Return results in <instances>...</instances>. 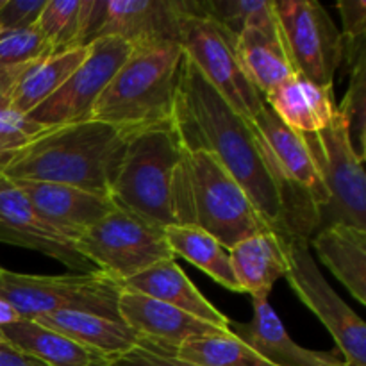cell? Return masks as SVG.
<instances>
[{"label": "cell", "mask_w": 366, "mask_h": 366, "mask_svg": "<svg viewBox=\"0 0 366 366\" xmlns=\"http://www.w3.org/2000/svg\"><path fill=\"white\" fill-rule=\"evenodd\" d=\"M52 54L36 25L0 34V66H29Z\"/></svg>", "instance_id": "cell-31"}, {"label": "cell", "mask_w": 366, "mask_h": 366, "mask_svg": "<svg viewBox=\"0 0 366 366\" xmlns=\"http://www.w3.org/2000/svg\"><path fill=\"white\" fill-rule=\"evenodd\" d=\"M186 0H104L93 39L117 36L134 45L179 43V21Z\"/></svg>", "instance_id": "cell-14"}, {"label": "cell", "mask_w": 366, "mask_h": 366, "mask_svg": "<svg viewBox=\"0 0 366 366\" xmlns=\"http://www.w3.org/2000/svg\"><path fill=\"white\" fill-rule=\"evenodd\" d=\"M6 4V0H0V9H2V6Z\"/></svg>", "instance_id": "cell-39"}, {"label": "cell", "mask_w": 366, "mask_h": 366, "mask_svg": "<svg viewBox=\"0 0 366 366\" xmlns=\"http://www.w3.org/2000/svg\"><path fill=\"white\" fill-rule=\"evenodd\" d=\"M132 45L117 36L93 39L81 66L52 97L27 114V120L43 129L92 120L99 97L131 54Z\"/></svg>", "instance_id": "cell-12"}, {"label": "cell", "mask_w": 366, "mask_h": 366, "mask_svg": "<svg viewBox=\"0 0 366 366\" xmlns=\"http://www.w3.org/2000/svg\"><path fill=\"white\" fill-rule=\"evenodd\" d=\"M342 14V46L349 70L366 61V2L342 0L336 4Z\"/></svg>", "instance_id": "cell-32"}, {"label": "cell", "mask_w": 366, "mask_h": 366, "mask_svg": "<svg viewBox=\"0 0 366 366\" xmlns=\"http://www.w3.org/2000/svg\"><path fill=\"white\" fill-rule=\"evenodd\" d=\"M317 163L329 202L320 209L318 231L335 224L366 231V177L338 111L331 124L317 134H302Z\"/></svg>", "instance_id": "cell-9"}, {"label": "cell", "mask_w": 366, "mask_h": 366, "mask_svg": "<svg viewBox=\"0 0 366 366\" xmlns=\"http://www.w3.org/2000/svg\"><path fill=\"white\" fill-rule=\"evenodd\" d=\"M20 320L21 318H20V315L16 313V310H14L9 302H6L4 299H0V327H4V325L16 324V322H20Z\"/></svg>", "instance_id": "cell-38"}, {"label": "cell", "mask_w": 366, "mask_h": 366, "mask_svg": "<svg viewBox=\"0 0 366 366\" xmlns=\"http://www.w3.org/2000/svg\"><path fill=\"white\" fill-rule=\"evenodd\" d=\"M288 259V279L304 306L331 332L349 366H366V325L350 310L318 270L310 252V242L299 236H281Z\"/></svg>", "instance_id": "cell-10"}, {"label": "cell", "mask_w": 366, "mask_h": 366, "mask_svg": "<svg viewBox=\"0 0 366 366\" xmlns=\"http://www.w3.org/2000/svg\"><path fill=\"white\" fill-rule=\"evenodd\" d=\"M182 57L174 41L132 46L93 106L92 120L132 132L174 120Z\"/></svg>", "instance_id": "cell-4"}, {"label": "cell", "mask_w": 366, "mask_h": 366, "mask_svg": "<svg viewBox=\"0 0 366 366\" xmlns=\"http://www.w3.org/2000/svg\"><path fill=\"white\" fill-rule=\"evenodd\" d=\"M109 366H193L179 360L175 352L159 345L134 347L129 352L114 357Z\"/></svg>", "instance_id": "cell-35"}, {"label": "cell", "mask_w": 366, "mask_h": 366, "mask_svg": "<svg viewBox=\"0 0 366 366\" xmlns=\"http://www.w3.org/2000/svg\"><path fill=\"white\" fill-rule=\"evenodd\" d=\"M175 356L193 366H272L231 331L186 340Z\"/></svg>", "instance_id": "cell-27"}, {"label": "cell", "mask_w": 366, "mask_h": 366, "mask_svg": "<svg viewBox=\"0 0 366 366\" xmlns=\"http://www.w3.org/2000/svg\"><path fill=\"white\" fill-rule=\"evenodd\" d=\"M2 32H4V29H2V27H0V34H2Z\"/></svg>", "instance_id": "cell-41"}, {"label": "cell", "mask_w": 366, "mask_h": 366, "mask_svg": "<svg viewBox=\"0 0 366 366\" xmlns=\"http://www.w3.org/2000/svg\"><path fill=\"white\" fill-rule=\"evenodd\" d=\"M345 124L347 136L357 159L366 154V61L350 70V84L342 104L336 107Z\"/></svg>", "instance_id": "cell-30"}, {"label": "cell", "mask_w": 366, "mask_h": 366, "mask_svg": "<svg viewBox=\"0 0 366 366\" xmlns=\"http://www.w3.org/2000/svg\"><path fill=\"white\" fill-rule=\"evenodd\" d=\"M264 102L290 129L300 134L324 131L336 113L332 88H322L297 74L268 92Z\"/></svg>", "instance_id": "cell-20"}, {"label": "cell", "mask_w": 366, "mask_h": 366, "mask_svg": "<svg viewBox=\"0 0 366 366\" xmlns=\"http://www.w3.org/2000/svg\"><path fill=\"white\" fill-rule=\"evenodd\" d=\"M164 238L174 256L184 257L229 292L242 293L232 272L229 250L213 236L197 225H170L164 229Z\"/></svg>", "instance_id": "cell-26"}, {"label": "cell", "mask_w": 366, "mask_h": 366, "mask_svg": "<svg viewBox=\"0 0 366 366\" xmlns=\"http://www.w3.org/2000/svg\"><path fill=\"white\" fill-rule=\"evenodd\" d=\"M14 182L27 197L36 214L74 242L117 209L107 197L95 195L75 186L41 181Z\"/></svg>", "instance_id": "cell-15"}, {"label": "cell", "mask_w": 366, "mask_h": 366, "mask_svg": "<svg viewBox=\"0 0 366 366\" xmlns=\"http://www.w3.org/2000/svg\"><path fill=\"white\" fill-rule=\"evenodd\" d=\"M45 129L11 109H0V172L11 157Z\"/></svg>", "instance_id": "cell-33"}, {"label": "cell", "mask_w": 366, "mask_h": 366, "mask_svg": "<svg viewBox=\"0 0 366 366\" xmlns=\"http://www.w3.org/2000/svg\"><path fill=\"white\" fill-rule=\"evenodd\" d=\"M131 134L99 120L45 129L2 172L11 181L68 184L109 199Z\"/></svg>", "instance_id": "cell-2"}, {"label": "cell", "mask_w": 366, "mask_h": 366, "mask_svg": "<svg viewBox=\"0 0 366 366\" xmlns=\"http://www.w3.org/2000/svg\"><path fill=\"white\" fill-rule=\"evenodd\" d=\"M118 317L129 327L172 352L189 338L229 331L127 288H122L118 297Z\"/></svg>", "instance_id": "cell-16"}, {"label": "cell", "mask_w": 366, "mask_h": 366, "mask_svg": "<svg viewBox=\"0 0 366 366\" xmlns=\"http://www.w3.org/2000/svg\"><path fill=\"white\" fill-rule=\"evenodd\" d=\"M274 13L295 74L332 88L343 46L327 9L317 0H274Z\"/></svg>", "instance_id": "cell-11"}, {"label": "cell", "mask_w": 366, "mask_h": 366, "mask_svg": "<svg viewBox=\"0 0 366 366\" xmlns=\"http://www.w3.org/2000/svg\"><path fill=\"white\" fill-rule=\"evenodd\" d=\"M0 272H2V267H0Z\"/></svg>", "instance_id": "cell-42"}, {"label": "cell", "mask_w": 366, "mask_h": 366, "mask_svg": "<svg viewBox=\"0 0 366 366\" xmlns=\"http://www.w3.org/2000/svg\"><path fill=\"white\" fill-rule=\"evenodd\" d=\"M89 0H46L36 24L54 54L84 45Z\"/></svg>", "instance_id": "cell-28"}, {"label": "cell", "mask_w": 366, "mask_h": 366, "mask_svg": "<svg viewBox=\"0 0 366 366\" xmlns=\"http://www.w3.org/2000/svg\"><path fill=\"white\" fill-rule=\"evenodd\" d=\"M2 342H6V340H4V336H2V332H0V343Z\"/></svg>", "instance_id": "cell-40"}, {"label": "cell", "mask_w": 366, "mask_h": 366, "mask_svg": "<svg viewBox=\"0 0 366 366\" xmlns=\"http://www.w3.org/2000/svg\"><path fill=\"white\" fill-rule=\"evenodd\" d=\"M122 285L102 272L71 275H29L0 272V299L16 310L21 320L43 315L77 311L120 320L118 297Z\"/></svg>", "instance_id": "cell-6"}, {"label": "cell", "mask_w": 366, "mask_h": 366, "mask_svg": "<svg viewBox=\"0 0 366 366\" xmlns=\"http://www.w3.org/2000/svg\"><path fill=\"white\" fill-rule=\"evenodd\" d=\"M27 66H0V109H9L11 92Z\"/></svg>", "instance_id": "cell-36"}, {"label": "cell", "mask_w": 366, "mask_h": 366, "mask_svg": "<svg viewBox=\"0 0 366 366\" xmlns=\"http://www.w3.org/2000/svg\"><path fill=\"white\" fill-rule=\"evenodd\" d=\"M46 0H6L0 9V27L6 31H20L38 24Z\"/></svg>", "instance_id": "cell-34"}, {"label": "cell", "mask_w": 366, "mask_h": 366, "mask_svg": "<svg viewBox=\"0 0 366 366\" xmlns=\"http://www.w3.org/2000/svg\"><path fill=\"white\" fill-rule=\"evenodd\" d=\"M252 320L247 324L229 322V331L267 363L272 366H349L340 360L338 352H318L293 342L268 299H252Z\"/></svg>", "instance_id": "cell-17"}, {"label": "cell", "mask_w": 366, "mask_h": 366, "mask_svg": "<svg viewBox=\"0 0 366 366\" xmlns=\"http://www.w3.org/2000/svg\"><path fill=\"white\" fill-rule=\"evenodd\" d=\"M0 243L34 250L74 272H97L77 250L74 239L61 234L36 214L16 182L0 172Z\"/></svg>", "instance_id": "cell-13"}, {"label": "cell", "mask_w": 366, "mask_h": 366, "mask_svg": "<svg viewBox=\"0 0 366 366\" xmlns=\"http://www.w3.org/2000/svg\"><path fill=\"white\" fill-rule=\"evenodd\" d=\"M232 272L242 293L268 299L272 288L288 272L285 243L274 231H263L236 243L229 250Z\"/></svg>", "instance_id": "cell-19"}, {"label": "cell", "mask_w": 366, "mask_h": 366, "mask_svg": "<svg viewBox=\"0 0 366 366\" xmlns=\"http://www.w3.org/2000/svg\"><path fill=\"white\" fill-rule=\"evenodd\" d=\"M34 322L109 357L122 356L134 347L156 345L122 320H113L100 315L61 311V313L43 315Z\"/></svg>", "instance_id": "cell-22"}, {"label": "cell", "mask_w": 366, "mask_h": 366, "mask_svg": "<svg viewBox=\"0 0 366 366\" xmlns=\"http://www.w3.org/2000/svg\"><path fill=\"white\" fill-rule=\"evenodd\" d=\"M174 125L182 149L213 154L245 189L270 231L281 234V199L250 122L232 109L186 56L175 95Z\"/></svg>", "instance_id": "cell-1"}, {"label": "cell", "mask_w": 366, "mask_h": 366, "mask_svg": "<svg viewBox=\"0 0 366 366\" xmlns=\"http://www.w3.org/2000/svg\"><path fill=\"white\" fill-rule=\"evenodd\" d=\"M75 245L97 270L120 285L161 261L175 259L164 229L120 209L82 232Z\"/></svg>", "instance_id": "cell-8"}, {"label": "cell", "mask_w": 366, "mask_h": 366, "mask_svg": "<svg viewBox=\"0 0 366 366\" xmlns=\"http://www.w3.org/2000/svg\"><path fill=\"white\" fill-rule=\"evenodd\" d=\"M181 161V142L174 120L129 136L124 159L111 186L114 207L154 227L177 225L174 181Z\"/></svg>", "instance_id": "cell-5"}, {"label": "cell", "mask_w": 366, "mask_h": 366, "mask_svg": "<svg viewBox=\"0 0 366 366\" xmlns=\"http://www.w3.org/2000/svg\"><path fill=\"white\" fill-rule=\"evenodd\" d=\"M0 366H46L36 357L14 349L7 342L0 343Z\"/></svg>", "instance_id": "cell-37"}, {"label": "cell", "mask_w": 366, "mask_h": 366, "mask_svg": "<svg viewBox=\"0 0 366 366\" xmlns=\"http://www.w3.org/2000/svg\"><path fill=\"white\" fill-rule=\"evenodd\" d=\"M236 52L247 77L263 97L295 75L275 16L247 27L236 38Z\"/></svg>", "instance_id": "cell-21"}, {"label": "cell", "mask_w": 366, "mask_h": 366, "mask_svg": "<svg viewBox=\"0 0 366 366\" xmlns=\"http://www.w3.org/2000/svg\"><path fill=\"white\" fill-rule=\"evenodd\" d=\"M174 213L177 225H197L227 250L249 236L270 231L245 189L206 150L181 147L174 181Z\"/></svg>", "instance_id": "cell-3"}, {"label": "cell", "mask_w": 366, "mask_h": 366, "mask_svg": "<svg viewBox=\"0 0 366 366\" xmlns=\"http://www.w3.org/2000/svg\"><path fill=\"white\" fill-rule=\"evenodd\" d=\"M122 288L143 293L147 297L161 300L164 304L177 307L184 313L193 315L204 322L229 329V318L218 311L202 293L197 290L175 259H164L154 267L147 268L142 274L122 282Z\"/></svg>", "instance_id": "cell-18"}, {"label": "cell", "mask_w": 366, "mask_h": 366, "mask_svg": "<svg viewBox=\"0 0 366 366\" xmlns=\"http://www.w3.org/2000/svg\"><path fill=\"white\" fill-rule=\"evenodd\" d=\"M200 14L238 38L247 27L272 20L274 0H200Z\"/></svg>", "instance_id": "cell-29"}, {"label": "cell", "mask_w": 366, "mask_h": 366, "mask_svg": "<svg viewBox=\"0 0 366 366\" xmlns=\"http://www.w3.org/2000/svg\"><path fill=\"white\" fill-rule=\"evenodd\" d=\"M86 54H88V45H82L52 54L29 64L11 92L9 109L21 117H27L66 82V79L86 59Z\"/></svg>", "instance_id": "cell-25"}, {"label": "cell", "mask_w": 366, "mask_h": 366, "mask_svg": "<svg viewBox=\"0 0 366 366\" xmlns=\"http://www.w3.org/2000/svg\"><path fill=\"white\" fill-rule=\"evenodd\" d=\"M310 243L322 263L349 290L360 304H366V231L335 224L311 236Z\"/></svg>", "instance_id": "cell-23"}, {"label": "cell", "mask_w": 366, "mask_h": 366, "mask_svg": "<svg viewBox=\"0 0 366 366\" xmlns=\"http://www.w3.org/2000/svg\"><path fill=\"white\" fill-rule=\"evenodd\" d=\"M179 45L184 56L206 81L245 120H252L264 97L250 82L236 52V38L197 9L195 0H186V13L179 21Z\"/></svg>", "instance_id": "cell-7"}, {"label": "cell", "mask_w": 366, "mask_h": 366, "mask_svg": "<svg viewBox=\"0 0 366 366\" xmlns=\"http://www.w3.org/2000/svg\"><path fill=\"white\" fill-rule=\"evenodd\" d=\"M0 332L9 345L46 366H109L114 360L34 320L4 325Z\"/></svg>", "instance_id": "cell-24"}]
</instances>
